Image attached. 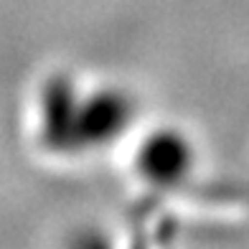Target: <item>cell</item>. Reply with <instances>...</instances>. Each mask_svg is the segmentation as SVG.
<instances>
[{"label": "cell", "mask_w": 249, "mask_h": 249, "mask_svg": "<svg viewBox=\"0 0 249 249\" xmlns=\"http://www.w3.org/2000/svg\"><path fill=\"white\" fill-rule=\"evenodd\" d=\"M84 92L69 76L46 82L38 99V130L51 150H82L79 120H82Z\"/></svg>", "instance_id": "7a4b0ae2"}, {"label": "cell", "mask_w": 249, "mask_h": 249, "mask_svg": "<svg viewBox=\"0 0 249 249\" xmlns=\"http://www.w3.org/2000/svg\"><path fill=\"white\" fill-rule=\"evenodd\" d=\"M196 142L186 130L176 124H160L138 142L135 171L148 186L171 191L191 178L196 171Z\"/></svg>", "instance_id": "6da1fadb"}, {"label": "cell", "mask_w": 249, "mask_h": 249, "mask_svg": "<svg viewBox=\"0 0 249 249\" xmlns=\"http://www.w3.org/2000/svg\"><path fill=\"white\" fill-rule=\"evenodd\" d=\"M132 117H135V102L124 89L105 87L97 89V92H84L82 120H79L82 150L115 142L132 124Z\"/></svg>", "instance_id": "3957f363"}]
</instances>
